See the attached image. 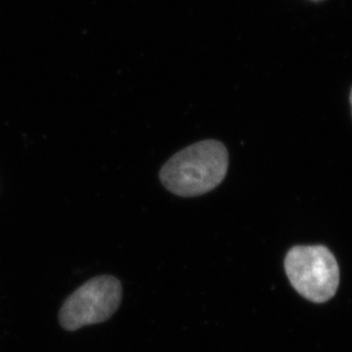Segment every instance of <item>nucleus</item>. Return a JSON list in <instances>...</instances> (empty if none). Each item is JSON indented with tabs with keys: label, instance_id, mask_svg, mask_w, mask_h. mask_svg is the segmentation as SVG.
I'll return each mask as SVG.
<instances>
[{
	"label": "nucleus",
	"instance_id": "obj_1",
	"mask_svg": "<svg viewBox=\"0 0 352 352\" xmlns=\"http://www.w3.org/2000/svg\"><path fill=\"white\" fill-rule=\"evenodd\" d=\"M229 153L217 140H204L186 146L164 164L160 182L175 196H203L223 182Z\"/></svg>",
	"mask_w": 352,
	"mask_h": 352
},
{
	"label": "nucleus",
	"instance_id": "obj_3",
	"mask_svg": "<svg viewBox=\"0 0 352 352\" xmlns=\"http://www.w3.org/2000/svg\"><path fill=\"white\" fill-rule=\"evenodd\" d=\"M122 300V286L118 278L96 276L65 298L58 311V322L62 329L74 332L107 322L118 310Z\"/></svg>",
	"mask_w": 352,
	"mask_h": 352
},
{
	"label": "nucleus",
	"instance_id": "obj_4",
	"mask_svg": "<svg viewBox=\"0 0 352 352\" xmlns=\"http://www.w3.org/2000/svg\"><path fill=\"white\" fill-rule=\"evenodd\" d=\"M350 102H351V108H352V89H351V93H350Z\"/></svg>",
	"mask_w": 352,
	"mask_h": 352
},
{
	"label": "nucleus",
	"instance_id": "obj_2",
	"mask_svg": "<svg viewBox=\"0 0 352 352\" xmlns=\"http://www.w3.org/2000/svg\"><path fill=\"white\" fill-rule=\"evenodd\" d=\"M285 271L295 291L314 303H324L336 295L340 269L329 248L322 245L295 246L285 258Z\"/></svg>",
	"mask_w": 352,
	"mask_h": 352
}]
</instances>
